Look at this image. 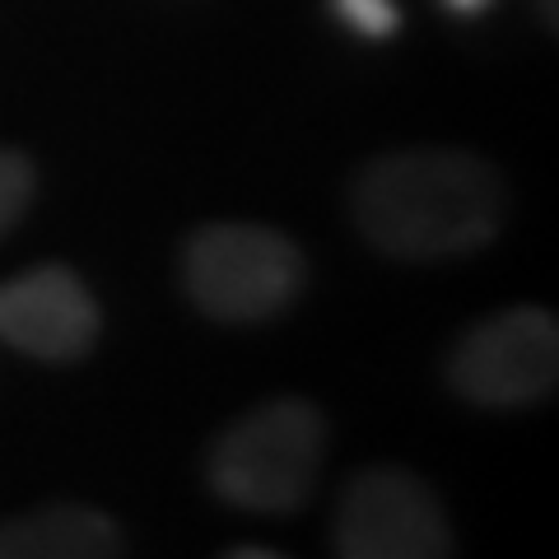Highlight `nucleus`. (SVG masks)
<instances>
[{"mask_svg":"<svg viewBox=\"0 0 559 559\" xmlns=\"http://www.w3.org/2000/svg\"><path fill=\"white\" fill-rule=\"evenodd\" d=\"M326 415L308 396H275L234 419L205 457L210 489L242 513H294L318 489Z\"/></svg>","mask_w":559,"mask_h":559,"instance_id":"obj_2","label":"nucleus"},{"mask_svg":"<svg viewBox=\"0 0 559 559\" xmlns=\"http://www.w3.org/2000/svg\"><path fill=\"white\" fill-rule=\"evenodd\" d=\"M308 261L299 242L266 224H205L187 238L182 285L205 318L252 326L299 299Z\"/></svg>","mask_w":559,"mask_h":559,"instance_id":"obj_3","label":"nucleus"},{"mask_svg":"<svg viewBox=\"0 0 559 559\" xmlns=\"http://www.w3.org/2000/svg\"><path fill=\"white\" fill-rule=\"evenodd\" d=\"M336 559H452V527L429 480L364 466L336 503Z\"/></svg>","mask_w":559,"mask_h":559,"instance_id":"obj_5","label":"nucleus"},{"mask_svg":"<svg viewBox=\"0 0 559 559\" xmlns=\"http://www.w3.org/2000/svg\"><path fill=\"white\" fill-rule=\"evenodd\" d=\"M495 0H443L448 14H462V20H476V14H485Z\"/></svg>","mask_w":559,"mask_h":559,"instance_id":"obj_10","label":"nucleus"},{"mask_svg":"<svg viewBox=\"0 0 559 559\" xmlns=\"http://www.w3.org/2000/svg\"><path fill=\"white\" fill-rule=\"evenodd\" d=\"M349 215L378 252L443 261L495 242L509 215V191L480 154L396 150L359 168L349 187Z\"/></svg>","mask_w":559,"mask_h":559,"instance_id":"obj_1","label":"nucleus"},{"mask_svg":"<svg viewBox=\"0 0 559 559\" xmlns=\"http://www.w3.org/2000/svg\"><path fill=\"white\" fill-rule=\"evenodd\" d=\"M559 382V326L546 308H503L466 331L448 359V388L471 406L522 411Z\"/></svg>","mask_w":559,"mask_h":559,"instance_id":"obj_4","label":"nucleus"},{"mask_svg":"<svg viewBox=\"0 0 559 559\" xmlns=\"http://www.w3.org/2000/svg\"><path fill=\"white\" fill-rule=\"evenodd\" d=\"M127 536L94 503H43L0 522V559H121Z\"/></svg>","mask_w":559,"mask_h":559,"instance_id":"obj_7","label":"nucleus"},{"mask_svg":"<svg viewBox=\"0 0 559 559\" xmlns=\"http://www.w3.org/2000/svg\"><path fill=\"white\" fill-rule=\"evenodd\" d=\"M219 559H289V555L266 550V546H234V550H224Z\"/></svg>","mask_w":559,"mask_h":559,"instance_id":"obj_11","label":"nucleus"},{"mask_svg":"<svg viewBox=\"0 0 559 559\" xmlns=\"http://www.w3.org/2000/svg\"><path fill=\"white\" fill-rule=\"evenodd\" d=\"M331 14L359 38L382 43L401 28V5L396 0H331Z\"/></svg>","mask_w":559,"mask_h":559,"instance_id":"obj_9","label":"nucleus"},{"mask_svg":"<svg viewBox=\"0 0 559 559\" xmlns=\"http://www.w3.org/2000/svg\"><path fill=\"white\" fill-rule=\"evenodd\" d=\"M33 187H38V178H33L28 154L0 150V234H10L14 224L24 219V210L33 201Z\"/></svg>","mask_w":559,"mask_h":559,"instance_id":"obj_8","label":"nucleus"},{"mask_svg":"<svg viewBox=\"0 0 559 559\" xmlns=\"http://www.w3.org/2000/svg\"><path fill=\"white\" fill-rule=\"evenodd\" d=\"M103 312L70 266H28L0 280V341L43 364H75L98 345Z\"/></svg>","mask_w":559,"mask_h":559,"instance_id":"obj_6","label":"nucleus"}]
</instances>
